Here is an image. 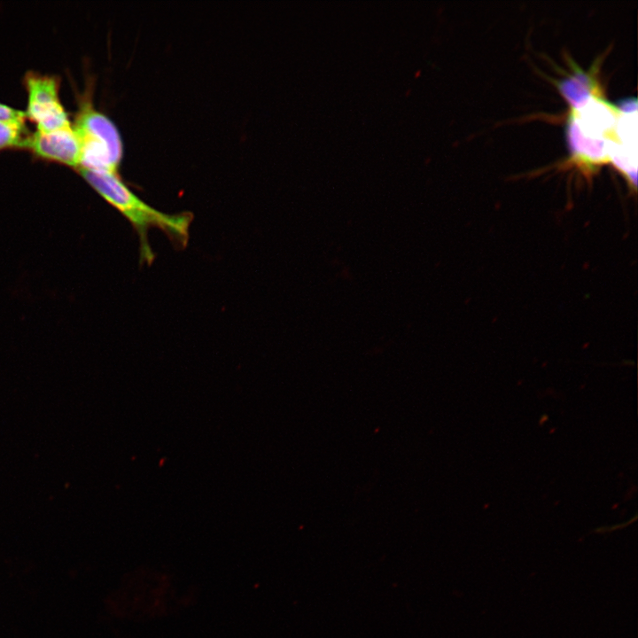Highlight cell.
I'll return each instance as SVG.
<instances>
[{
  "label": "cell",
  "instance_id": "3",
  "mask_svg": "<svg viewBox=\"0 0 638 638\" xmlns=\"http://www.w3.org/2000/svg\"><path fill=\"white\" fill-rule=\"evenodd\" d=\"M60 77L56 74L27 71L22 83L27 94L26 118L36 130L49 132L72 124L59 98Z\"/></svg>",
  "mask_w": 638,
  "mask_h": 638
},
{
  "label": "cell",
  "instance_id": "1",
  "mask_svg": "<svg viewBox=\"0 0 638 638\" xmlns=\"http://www.w3.org/2000/svg\"><path fill=\"white\" fill-rule=\"evenodd\" d=\"M77 172L130 222L139 237L142 262L151 263L154 260L148 237L152 228L163 231L177 246L186 245L192 222L191 214H169L153 208L129 190L118 173L87 168H78Z\"/></svg>",
  "mask_w": 638,
  "mask_h": 638
},
{
  "label": "cell",
  "instance_id": "9",
  "mask_svg": "<svg viewBox=\"0 0 638 638\" xmlns=\"http://www.w3.org/2000/svg\"><path fill=\"white\" fill-rule=\"evenodd\" d=\"M26 118L24 111L11 107L0 103V119H21ZM27 119V118H26Z\"/></svg>",
  "mask_w": 638,
  "mask_h": 638
},
{
  "label": "cell",
  "instance_id": "4",
  "mask_svg": "<svg viewBox=\"0 0 638 638\" xmlns=\"http://www.w3.org/2000/svg\"><path fill=\"white\" fill-rule=\"evenodd\" d=\"M20 150L37 159L62 164L77 170L81 164V145L72 124L49 132L35 130L23 141Z\"/></svg>",
  "mask_w": 638,
  "mask_h": 638
},
{
  "label": "cell",
  "instance_id": "10",
  "mask_svg": "<svg viewBox=\"0 0 638 638\" xmlns=\"http://www.w3.org/2000/svg\"><path fill=\"white\" fill-rule=\"evenodd\" d=\"M617 106L623 113L637 112V99L634 97L622 99Z\"/></svg>",
  "mask_w": 638,
  "mask_h": 638
},
{
  "label": "cell",
  "instance_id": "6",
  "mask_svg": "<svg viewBox=\"0 0 638 638\" xmlns=\"http://www.w3.org/2000/svg\"><path fill=\"white\" fill-rule=\"evenodd\" d=\"M566 140L573 164L587 172L610 162L609 147L611 140L593 138L583 135L567 117Z\"/></svg>",
  "mask_w": 638,
  "mask_h": 638
},
{
  "label": "cell",
  "instance_id": "7",
  "mask_svg": "<svg viewBox=\"0 0 638 638\" xmlns=\"http://www.w3.org/2000/svg\"><path fill=\"white\" fill-rule=\"evenodd\" d=\"M572 72L556 83L570 108H578L594 97H603L595 70L586 71L572 65Z\"/></svg>",
  "mask_w": 638,
  "mask_h": 638
},
{
  "label": "cell",
  "instance_id": "5",
  "mask_svg": "<svg viewBox=\"0 0 638 638\" xmlns=\"http://www.w3.org/2000/svg\"><path fill=\"white\" fill-rule=\"evenodd\" d=\"M621 113L603 97H594L578 108H570L568 118L585 136L615 141V128Z\"/></svg>",
  "mask_w": 638,
  "mask_h": 638
},
{
  "label": "cell",
  "instance_id": "8",
  "mask_svg": "<svg viewBox=\"0 0 638 638\" xmlns=\"http://www.w3.org/2000/svg\"><path fill=\"white\" fill-rule=\"evenodd\" d=\"M26 120L0 119V151L21 149L24 139L30 133L27 128Z\"/></svg>",
  "mask_w": 638,
  "mask_h": 638
},
{
  "label": "cell",
  "instance_id": "2",
  "mask_svg": "<svg viewBox=\"0 0 638 638\" xmlns=\"http://www.w3.org/2000/svg\"><path fill=\"white\" fill-rule=\"evenodd\" d=\"M91 85L76 93L77 111L72 127L81 145L79 168L118 173L123 144L120 132L105 113L93 105Z\"/></svg>",
  "mask_w": 638,
  "mask_h": 638
}]
</instances>
